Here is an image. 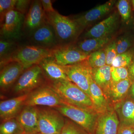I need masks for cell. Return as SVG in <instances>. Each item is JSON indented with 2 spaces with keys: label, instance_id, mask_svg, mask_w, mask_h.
Instances as JSON below:
<instances>
[{
  "label": "cell",
  "instance_id": "cell-4",
  "mask_svg": "<svg viewBox=\"0 0 134 134\" xmlns=\"http://www.w3.org/2000/svg\"><path fill=\"white\" fill-rule=\"evenodd\" d=\"M43 70L39 65L25 70L12 88L13 93L18 96L28 94L47 83Z\"/></svg>",
  "mask_w": 134,
  "mask_h": 134
},
{
  "label": "cell",
  "instance_id": "cell-12",
  "mask_svg": "<svg viewBox=\"0 0 134 134\" xmlns=\"http://www.w3.org/2000/svg\"><path fill=\"white\" fill-rule=\"evenodd\" d=\"M36 46L52 50L59 45L53 27L47 21L30 34Z\"/></svg>",
  "mask_w": 134,
  "mask_h": 134
},
{
  "label": "cell",
  "instance_id": "cell-32",
  "mask_svg": "<svg viewBox=\"0 0 134 134\" xmlns=\"http://www.w3.org/2000/svg\"><path fill=\"white\" fill-rule=\"evenodd\" d=\"M104 50L106 60V65L111 66L114 60L118 54L116 41H113L110 43L107 46Z\"/></svg>",
  "mask_w": 134,
  "mask_h": 134
},
{
  "label": "cell",
  "instance_id": "cell-41",
  "mask_svg": "<svg viewBox=\"0 0 134 134\" xmlns=\"http://www.w3.org/2000/svg\"><path fill=\"white\" fill-rule=\"evenodd\" d=\"M25 134H41L40 133H32V134H26V133H25Z\"/></svg>",
  "mask_w": 134,
  "mask_h": 134
},
{
  "label": "cell",
  "instance_id": "cell-24",
  "mask_svg": "<svg viewBox=\"0 0 134 134\" xmlns=\"http://www.w3.org/2000/svg\"><path fill=\"white\" fill-rule=\"evenodd\" d=\"M110 37L100 38H90L80 41L76 46L83 53L90 54L95 51L100 50L110 41Z\"/></svg>",
  "mask_w": 134,
  "mask_h": 134
},
{
  "label": "cell",
  "instance_id": "cell-22",
  "mask_svg": "<svg viewBox=\"0 0 134 134\" xmlns=\"http://www.w3.org/2000/svg\"><path fill=\"white\" fill-rule=\"evenodd\" d=\"M120 125L134 126V100L128 97L114 107Z\"/></svg>",
  "mask_w": 134,
  "mask_h": 134
},
{
  "label": "cell",
  "instance_id": "cell-20",
  "mask_svg": "<svg viewBox=\"0 0 134 134\" xmlns=\"http://www.w3.org/2000/svg\"><path fill=\"white\" fill-rule=\"evenodd\" d=\"M90 97L94 110L98 114L105 113L113 107L104 94L102 90L93 81H91L90 86Z\"/></svg>",
  "mask_w": 134,
  "mask_h": 134
},
{
  "label": "cell",
  "instance_id": "cell-14",
  "mask_svg": "<svg viewBox=\"0 0 134 134\" xmlns=\"http://www.w3.org/2000/svg\"><path fill=\"white\" fill-rule=\"evenodd\" d=\"M25 70L20 63L16 61L10 62L1 68V91H6L13 88Z\"/></svg>",
  "mask_w": 134,
  "mask_h": 134
},
{
  "label": "cell",
  "instance_id": "cell-35",
  "mask_svg": "<svg viewBox=\"0 0 134 134\" xmlns=\"http://www.w3.org/2000/svg\"><path fill=\"white\" fill-rule=\"evenodd\" d=\"M31 2L30 0H17L14 9L25 15L29 11Z\"/></svg>",
  "mask_w": 134,
  "mask_h": 134
},
{
  "label": "cell",
  "instance_id": "cell-8",
  "mask_svg": "<svg viewBox=\"0 0 134 134\" xmlns=\"http://www.w3.org/2000/svg\"><path fill=\"white\" fill-rule=\"evenodd\" d=\"M25 16L15 9L7 13L0 21L1 38L10 40L20 38L23 31Z\"/></svg>",
  "mask_w": 134,
  "mask_h": 134
},
{
  "label": "cell",
  "instance_id": "cell-28",
  "mask_svg": "<svg viewBox=\"0 0 134 134\" xmlns=\"http://www.w3.org/2000/svg\"><path fill=\"white\" fill-rule=\"evenodd\" d=\"M134 57V50H130L126 52L117 54L111 66L127 68L132 62Z\"/></svg>",
  "mask_w": 134,
  "mask_h": 134
},
{
  "label": "cell",
  "instance_id": "cell-15",
  "mask_svg": "<svg viewBox=\"0 0 134 134\" xmlns=\"http://www.w3.org/2000/svg\"><path fill=\"white\" fill-rule=\"evenodd\" d=\"M28 94L1 101L0 118L2 122L16 118L25 106Z\"/></svg>",
  "mask_w": 134,
  "mask_h": 134
},
{
  "label": "cell",
  "instance_id": "cell-16",
  "mask_svg": "<svg viewBox=\"0 0 134 134\" xmlns=\"http://www.w3.org/2000/svg\"><path fill=\"white\" fill-rule=\"evenodd\" d=\"M25 133H39L38 129V108L25 106L16 117Z\"/></svg>",
  "mask_w": 134,
  "mask_h": 134
},
{
  "label": "cell",
  "instance_id": "cell-30",
  "mask_svg": "<svg viewBox=\"0 0 134 134\" xmlns=\"http://www.w3.org/2000/svg\"><path fill=\"white\" fill-rule=\"evenodd\" d=\"M111 74L112 84L116 83L129 78L128 70L127 68L111 66Z\"/></svg>",
  "mask_w": 134,
  "mask_h": 134
},
{
  "label": "cell",
  "instance_id": "cell-5",
  "mask_svg": "<svg viewBox=\"0 0 134 134\" xmlns=\"http://www.w3.org/2000/svg\"><path fill=\"white\" fill-rule=\"evenodd\" d=\"M51 51L35 45L19 47L12 53L7 63L10 61L17 62L25 69H27L34 65H39L45 58L50 56Z\"/></svg>",
  "mask_w": 134,
  "mask_h": 134
},
{
  "label": "cell",
  "instance_id": "cell-11",
  "mask_svg": "<svg viewBox=\"0 0 134 134\" xmlns=\"http://www.w3.org/2000/svg\"><path fill=\"white\" fill-rule=\"evenodd\" d=\"M46 22V12L41 1H32L29 11L25 16L23 31L30 34Z\"/></svg>",
  "mask_w": 134,
  "mask_h": 134
},
{
  "label": "cell",
  "instance_id": "cell-2",
  "mask_svg": "<svg viewBox=\"0 0 134 134\" xmlns=\"http://www.w3.org/2000/svg\"><path fill=\"white\" fill-rule=\"evenodd\" d=\"M46 14L47 21L53 27L59 45H66L76 38L81 30L74 19L56 10Z\"/></svg>",
  "mask_w": 134,
  "mask_h": 134
},
{
  "label": "cell",
  "instance_id": "cell-9",
  "mask_svg": "<svg viewBox=\"0 0 134 134\" xmlns=\"http://www.w3.org/2000/svg\"><path fill=\"white\" fill-rule=\"evenodd\" d=\"M63 67L69 80L90 97V86L92 77V68L89 66L87 60Z\"/></svg>",
  "mask_w": 134,
  "mask_h": 134
},
{
  "label": "cell",
  "instance_id": "cell-42",
  "mask_svg": "<svg viewBox=\"0 0 134 134\" xmlns=\"http://www.w3.org/2000/svg\"></svg>",
  "mask_w": 134,
  "mask_h": 134
},
{
  "label": "cell",
  "instance_id": "cell-6",
  "mask_svg": "<svg viewBox=\"0 0 134 134\" xmlns=\"http://www.w3.org/2000/svg\"><path fill=\"white\" fill-rule=\"evenodd\" d=\"M63 103L62 99L48 82L29 93L25 106L37 107L41 106L54 108Z\"/></svg>",
  "mask_w": 134,
  "mask_h": 134
},
{
  "label": "cell",
  "instance_id": "cell-18",
  "mask_svg": "<svg viewBox=\"0 0 134 134\" xmlns=\"http://www.w3.org/2000/svg\"><path fill=\"white\" fill-rule=\"evenodd\" d=\"M118 16L114 13L90 29L85 36L90 38H100L110 37L115 31L118 23Z\"/></svg>",
  "mask_w": 134,
  "mask_h": 134
},
{
  "label": "cell",
  "instance_id": "cell-37",
  "mask_svg": "<svg viewBox=\"0 0 134 134\" xmlns=\"http://www.w3.org/2000/svg\"><path fill=\"white\" fill-rule=\"evenodd\" d=\"M41 4L43 10L46 13L55 12V10L53 7L51 0H41Z\"/></svg>",
  "mask_w": 134,
  "mask_h": 134
},
{
  "label": "cell",
  "instance_id": "cell-27",
  "mask_svg": "<svg viewBox=\"0 0 134 134\" xmlns=\"http://www.w3.org/2000/svg\"><path fill=\"white\" fill-rule=\"evenodd\" d=\"M86 60L92 69L100 68L106 65L105 50H99L92 53Z\"/></svg>",
  "mask_w": 134,
  "mask_h": 134
},
{
  "label": "cell",
  "instance_id": "cell-19",
  "mask_svg": "<svg viewBox=\"0 0 134 134\" xmlns=\"http://www.w3.org/2000/svg\"><path fill=\"white\" fill-rule=\"evenodd\" d=\"M39 65L48 81L53 82L69 80L63 66L57 64L50 56L45 58Z\"/></svg>",
  "mask_w": 134,
  "mask_h": 134
},
{
  "label": "cell",
  "instance_id": "cell-21",
  "mask_svg": "<svg viewBox=\"0 0 134 134\" xmlns=\"http://www.w3.org/2000/svg\"><path fill=\"white\" fill-rule=\"evenodd\" d=\"M132 82L129 78L112 84L107 95V99L110 105L114 107L127 98Z\"/></svg>",
  "mask_w": 134,
  "mask_h": 134
},
{
  "label": "cell",
  "instance_id": "cell-7",
  "mask_svg": "<svg viewBox=\"0 0 134 134\" xmlns=\"http://www.w3.org/2000/svg\"><path fill=\"white\" fill-rule=\"evenodd\" d=\"M65 122L63 115L56 109L38 108V129L41 134H60Z\"/></svg>",
  "mask_w": 134,
  "mask_h": 134
},
{
  "label": "cell",
  "instance_id": "cell-1",
  "mask_svg": "<svg viewBox=\"0 0 134 134\" xmlns=\"http://www.w3.org/2000/svg\"><path fill=\"white\" fill-rule=\"evenodd\" d=\"M49 83L64 103L96 112L90 97L72 82L66 80L53 82H49Z\"/></svg>",
  "mask_w": 134,
  "mask_h": 134
},
{
  "label": "cell",
  "instance_id": "cell-39",
  "mask_svg": "<svg viewBox=\"0 0 134 134\" xmlns=\"http://www.w3.org/2000/svg\"><path fill=\"white\" fill-rule=\"evenodd\" d=\"M128 97L134 100V81L132 82L130 88Z\"/></svg>",
  "mask_w": 134,
  "mask_h": 134
},
{
  "label": "cell",
  "instance_id": "cell-13",
  "mask_svg": "<svg viewBox=\"0 0 134 134\" xmlns=\"http://www.w3.org/2000/svg\"><path fill=\"white\" fill-rule=\"evenodd\" d=\"M120 122L115 109L111 107L99 114L93 134H117Z\"/></svg>",
  "mask_w": 134,
  "mask_h": 134
},
{
  "label": "cell",
  "instance_id": "cell-40",
  "mask_svg": "<svg viewBox=\"0 0 134 134\" xmlns=\"http://www.w3.org/2000/svg\"><path fill=\"white\" fill-rule=\"evenodd\" d=\"M132 3H133V6L134 8V0H133L132 1Z\"/></svg>",
  "mask_w": 134,
  "mask_h": 134
},
{
  "label": "cell",
  "instance_id": "cell-34",
  "mask_svg": "<svg viewBox=\"0 0 134 134\" xmlns=\"http://www.w3.org/2000/svg\"><path fill=\"white\" fill-rule=\"evenodd\" d=\"M117 54L122 53L128 51L132 46V41L128 37H124L119 39L116 41Z\"/></svg>",
  "mask_w": 134,
  "mask_h": 134
},
{
  "label": "cell",
  "instance_id": "cell-25",
  "mask_svg": "<svg viewBox=\"0 0 134 134\" xmlns=\"http://www.w3.org/2000/svg\"><path fill=\"white\" fill-rule=\"evenodd\" d=\"M19 47L12 40L1 39L0 40L1 68L7 63L12 53Z\"/></svg>",
  "mask_w": 134,
  "mask_h": 134
},
{
  "label": "cell",
  "instance_id": "cell-3",
  "mask_svg": "<svg viewBox=\"0 0 134 134\" xmlns=\"http://www.w3.org/2000/svg\"><path fill=\"white\" fill-rule=\"evenodd\" d=\"M54 109L81 127L88 133L93 134L99 115L96 112L78 108L64 102Z\"/></svg>",
  "mask_w": 134,
  "mask_h": 134
},
{
  "label": "cell",
  "instance_id": "cell-10",
  "mask_svg": "<svg viewBox=\"0 0 134 134\" xmlns=\"http://www.w3.org/2000/svg\"><path fill=\"white\" fill-rule=\"evenodd\" d=\"M90 54L82 52L76 46L59 45L51 50L50 57L62 66L74 65L86 60Z\"/></svg>",
  "mask_w": 134,
  "mask_h": 134
},
{
  "label": "cell",
  "instance_id": "cell-38",
  "mask_svg": "<svg viewBox=\"0 0 134 134\" xmlns=\"http://www.w3.org/2000/svg\"><path fill=\"white\" fill-rule=\"evenodd\" d=\"M129 77L132 82L134 81V57L132 62L127 68Z\"/></svg>",
  "mask_w": 134,
  "mask_h": 134
},
{
  "label": "cell",
  "instance_id": "cell-26",
  "mask_svg": "<svg viewBox=\"0 0 134 134\" xmlns=\"http://www.w3.org/2000/svg\"><path fill=\"white\" fill-rule=\"evenodd\" d=\"M24 130L16 118L3 121L0 125V134H25Z\"/></svg>",
  "mask_w": 134,
  "mask_h": 134
},
{
  "label": "cell",
  "instance_id": "cell-29",
  "mask_svg": "<svg viewBox=\"0 0 134 134\" xmlns=\"http://www.w3.org/2000/svg\"><path fill=\"white\" fill-rule=\"evenodd\" d=\"M60 134H89L87 132L70 120L65 119V125Z\"/></svg>",
  "mask_w": 134,
  "mask_h": 134
},
{
  "label": "cell",
  "instance_id": "cell-23",
  "mask_svg": "<svg viewBox=\"0 0 134 134\" xmlns=\"http://www.w3.org/2000/svg\"><path fill=\"white\" fill-rule=\"evenodd\" d=\"M111 69V66L105 65L92 69L93 81L102 90L106 97L112 86Z\"/></svg>",
  "mask_w": 134,
  "mask_h": 134
},
{
  "label": "cell",
  "instance_id": "cell-33",
  "mask_svg": "<svg viewBox=\"0 0 134 134\" xmlns=\"http://www.w3.org/2000/svg\"><path fill=\"white\" fill-rule=\"evenodd\" d=\"M17 0H1L0 1V21L3 19L7 13L14 9Z\"/></svg>",
  "mask_w": 134,
  "mask_h": 134
},
{
  "label": "cell",
  "instance_id": "cell-31",
  "mask_svg": "<svg viewBox=\"0 0 134 134\" xmlns=\"http://www.w3.org/2000/svg\"><path fill=\"white\" fill-rule=\"evenodd\" d=\"M117 8L122 21L127 23L130 19L131 14V7L128 1L120 0L117 3Z\"/></svg>",
  "mask_w": 134,
  "mask_h": 134
},
{
  "label": "cell",
  "instance_id": "cell-36",
  "mask_svg": "<svg viewBox=\"0 0 134 134\" xmlns=\"http://www.w3.org/2000/svg\"><path fill=\"white\" fill-rule=\"evenodd\" d=\"M134 126L120 125L117 134H134Z\"/></svg>",
  "mask_w": 134,
  "mask_h": 134
},
{
  "label": "cell",
  "instance_id": "cell-17",
  "mask_svg": "<svg viewBox=\"0 0 134 134\" xmlns=\"http://www.w3.org/2000/svg\"><path fill=\"white\" fill-rule=\"evenodd\" d=\"M114 1H110L92 9L85 14L74 19L81 30L89 24L98 20L110 12L112 8Z\"/></svg>",
  "mask_w": 134,
  "mask_h": 134
}]
</instances>
